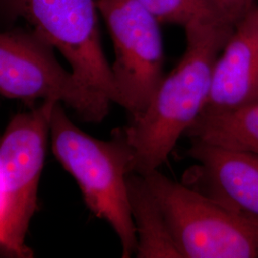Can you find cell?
Listing matches in <instances>:
<instances>
[{"label":"cell","instance_id":"cell-1","mask_svg":"<svg viewBox=\"0 0 258 258\" xmlns=\"http://www.w3.org/2000/svg\"><path fill=\"white\" fill-rule=\"evenodd\" d=\"M235 26L209 18L184 27L183 57L163 79L143 115L123 128L134 152V173L145 175L164 165L199 118L210 96L214 65Z\"/></svg>","mask_w":258,"mask_h":258},{"label":"cell","instance_id":"cell-7","mask_svg":"<svg viewBox=\"0 0 258 258\" xmlns=\"http://www.w3.org/2000/svg\"><path fill=\"white\" fill-rule=\"evenodd\" d=\"M97 6L113 41L118 104L136 120L165 78L160 22L135 0H97Z\"/></svg>","mask_w":258,"mask_h":258},{"label":"cell","instance_id":"cell-3","mask_svg":"<svg viewBox=\"0 0 258 258\" xmlns=\"http://www.w3.org/2000/svg\"><path fill=\"white\" fill-rule=\"evenodd\" d=\"M182 258L258 257V225L158 169L145 175Z\"/></svg>","mask_w":258,"mask_h":258},{"label":"cell","instance_id":"cell-9","mask_svg":"<svg viewBox=\"0 0 258 258\" xmlns=\"http://www.w3.org/2000/svg\"><path fill=\"white\" fill-rule=\"evenodd\" d=\"M258 99V3L240 20L214 65L203 113L233 110Z\"/></svg>","mask_w":258,"mask_h":258},{"label":"cell","instance_id":"cell-14","mask_svg":"<svg viewBox=\"0 0 258 258\" xmlns=\"http://www.w3.org/2000/svg\"><path fill=\"white\" fill-rule=\"evenodd\" d=\"M3 211H4V194H3V184L0 177V248H2V245H3V238L1 233V221L3 216Z\"/></svg>","mask_w":258,"mask_h":258},{"label":"cell","instance_id":"cell-5","mask_svg":"<svg viewBox=\"0 0 258 258\" xmlns=\"http://www.w3.org/2000/svg\"><path fill=\"white\" fill-rule=\"evenodd\" d=\"M0 94L63 103L87 122H101L111 102L85 87L57 61L54 47L34 31L0 33Z\"/></svg>","mask_w":258,"mask_h":258},{"label":"cell","instance_id":"cell-11","mask_svg":"<svg viewBox=\"0 0 258 258\" xmlns=\"http://www.w3.org/2000/svg\"><path fill=\"white\" fill-rule=\"evenodd\" d=\"M184 135L190 140L258 154V99L233 110L203 113Z\"/></svg>","mask_w":258,"mask_h":258},{"label":"cell","instance_id":"cell-2","mask_svg":"<svg viewBox=\"0 0 258 258\" xmlns=\"http://www.w3.org/2000/svg\"><path fill=\"white\" fill-rule=\"evenodd\" d=\"M60 102L51 114L50 133L55 156L79 184L88 209L117 233L121 256H133L137 236L129 207L127 177L133 172L134 152L123 128L109 141L89 136L75 125Z\"/></svg>","mask_w":258,"mask_h":258},{"label":"cell","instance_id":"cell-6","mask_svg":"<svg viewBox=\"0 0 258 258\" xmlns=\"http://www.w3.org/2000/svg\"><path fill=\"white\" fill-rule=\"evenodd\" d=\"M55 102L43 101L37 108L17 115L0 144V177L4 194L2 249L19 257L31 255L25 236L37 209L38 181Z\"/></svg>","mask_w":258,"mask_h":258},{"label":"cell","instance_id":"cell-10","mask_svg":"<svg viewBox=\"0 0 258 258\" xmlns=\"http://www.w3.org/2000/svg\"><path fill=\"white\" fill-rule=\"evenodd\" d=\"M129 207L134 222L139 258H182L156 197L143 175L127 177Z\"/></svg>","mask_w":258,"mask_h":258},{"label":"cell","instance_id":"cell-4","mask_svg":"<svg viewBox=\"0 0 258 258\" xmlns=\"http://www.w3.org/2000/svg\"><path fill=\"white\" fill-rule=\"evenodd\" d=\"M14 17L25 19L33 31L57 49L75 78L88 89L118 103L111 65L98 26L97 0H1Z\"/></svg>","mask_w":258,"mask_h":258},{"label":"cell","instance_id":"cell-12","mask_svg":"<svg viewBox=\"0 0 258 258\" xmlns=\"http://www.w3.org/2000/svg\"><path fill=\"white\" fill-rule=\"evenodd\" d=\"M152 14L160 23L185 27L198 19L219 18L203 0H135ZM225 20V19H224ZM227 21V20H226Z\"/></svg>","mask_w":258,"mask_h":258},{"label":"cell","instance_id":"cell-8","mask_svg":"<svg viewBox=\"0 0 258 258\" xmlns=\"http://www.w3.org/2000/svg\"><path fill=\"white\" fill-rule=\"evenodd\" d=\"M186 156L197 164L185 171L184 184L258 225V154L191 140Z\"/></svg>","mask_w":258,"mask_h":258},{"label":"cell","instance_id":"cell-13","mask_svg":"<svg viewBox=\"0 0 258 258\" xmlns=\"http://www.w3.org/2000/svg\"><path fill=\"white\" fill-rule=\"evenodd\" d=\"M222 19L236 25L256 4L255 0H203Z\"/></svg>","mask_w":258,"mask_h":258}]
</instances>
